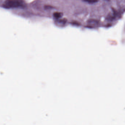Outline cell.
<instances>
[{
    "label": "cell",
    "instance_id": "6da1fadb",
    "mask_svg": "<svg viewBox=\"0 0 125 125\" xmlns=\"http://www.w3.org/2000/svg\"><path fill=\"white\" fill-rule=\"evenodd\" d=\"M24 2L23 0H7L5 1L3 6L5 8H17L24 6Z\"/></svg>",
    "mask_w": 125,
    "mask_h": 125
},
{
    "label": "cell",
    "instance_id": "7a4b0ae2",
    "mask_svg": "<svg viewBox=\"0 0 125 125\" xmlns=\"http://www.w3.org/2000/svg\"><path fill=\"white\" fill-rule=\"evenodd\" d=\"M53 16H54V17L55 18H56L58 19L62 17V14L60 12H56L53 14Z\"/></svg>",
    "mask_w": 125,
    "mask_h": 125
},
{
    "label": "cell",
    "instance_id": "3957f363",
    "mask_svg": "<svg viewBox=\"0 0 125 125\" xmlns=\"http://www.w3.org/2000/svg\"><path fill=\"white\" fill-rule=\"evenodd\" d=\"M84 1L88 2L89 3H95L97 2L98 0H83Z\"/></svg>",
    "mask_w": 125,
    "mask_h": 125
},
{
    "label": "cell",
    "instance_id": "277c9868",
    "mask_svg": "<svg viewBox=\"0 0 125 125\" xmlns=\"http://www.w3.org/2000/svg\"><path fill=\"white\" fill-rule=\"evenodd\" d=\"M72 23L73 25H79V23H78L77 22H73V23Z\"/></svg>",
    "mask_w": 125,
    "mask_h": 125
}]
</instances>
